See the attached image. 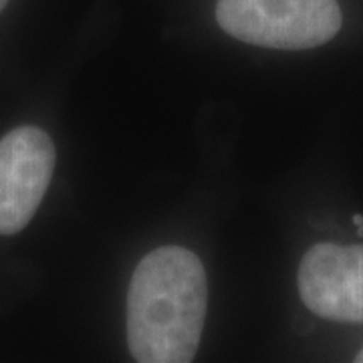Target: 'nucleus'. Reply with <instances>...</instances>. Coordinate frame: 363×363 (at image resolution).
Listing matches in <instances>:
<instances>
[{"label": "nucleus", "instance_id": "obj_1", "mask_svg": "<svg viewBox=\"0 0 363 363\" xmlns=\"http://www.w3.org/2000/svg\"><path fill=\"white\" fill-rule=\"evenodd\" d=\"M208 307L206 271L192 250L160 247L131 274L128 345L140 363L194 359Z\"/></svg>", "mask_w": 363, "mask_h": 363}, {"label": "nucleus", "instance_id": "obj_6", "mask_svg": "<svg viewBox=\"0 0 363 363\" xmlns=\"http://www.w3.org/2000/svg\"><path fill=\"white\" fill-rule=\"evenodd\" d=\"M355 362H357V363H363V350L359 351V353H357V357H355Z\"/></svg>", "mask_w": 363, "mask_h": 363}, {"label": "nucleus", "instance_id": "obj_7", "mask_svg": "<svg viewBox=\"0 0 363 363\" xmlns=\"http://www.w3.org/2000/svg\"><path fill=\"white\" fill-rule=\"evenodd\" d=\"M6 4H9V0H0V13L4 11V6H6Z\"/></svg>", "mask_w": 363, "mask_h": 363}, {"label": "nucleus", "instance_id": "obj_2", "mask_svg": "<svg viewBox=\"0 0 363 363\" xmlns=\"http://www.w3.org/2000/svg\"><path fill=\"white\" fill-rule=\"evenodd\" d=\"M216 21L248 45L301 51L337 35L341 9L337 0H218Z\"/></svg>", "mask_w": 363, "mask_h": 363}, {"label": "nucleus", "instance_id": "obj_3", "mask_svg": "<svg viewBox=\"0 0 363 363\" xmlns=\"http://www.w3.org/2000/svg\"><path fill=\"white\" fill-rule=\"evenodd\" d=\"M55 160V143L40 128L23 125L0 140V234L21 233L35 216Z\"/></svg>", "mask_w": 363, "mask_h": 363}, {"label": "nucleus", "instance_id": "obj_5", "mask_svg": "<svg viewBox=\"0 0 363 363\" xmlns=\"http://www.w3.org/2000/svg\"><path fill=\"white\" fill-rule=\"evenodd\" d=\"M353 222H355V226H362V224H363L362 214H355V216H353Z\"/></svg>", "mask_w": 363, "mask_h": 363}, {"label": "nucleus", "instance_id": "obj_4", "mask_svg": "<svg viewBox=\"0 0 363 363\" xmlns=\"http://www.w3.org/2000/svg\"><path fill=\"white\" fill-rule=\"evenodd\" d=\"M298 295L315 315L363 323V245L321 242L298 264Z\"/></svg>", "mask_w": 363, "mask_h": 363}, {"label": "nucleus", "instance_id": "obj_8", "mask_svg": "<svg viewBox=\"0 0 363 363\" xmlns=\"http://www.w3.org/2000/svg\"><path fill=\"white\" fill-rule=\"evenodd\" d=\"M357 234H359V236H363V224L362 226H357Z\"/></svg>", "mask_w": 363, "mask_h": 363}]
</instances>
